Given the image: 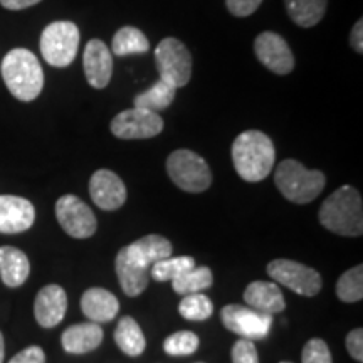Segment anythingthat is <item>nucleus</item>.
Wrapping results in <instances>:
<instances>
[{
	"mask_svg": "<svg viewBox=\"0 0 363 363\" xmlns=\"http://www.w3.org/2000/svg\"><path fill=\"white\" fill-rule=\"evenodd\" d=\"M4 355H6V345H4V335L0 333V363H4Z\"/></svg>",
	"mask_w": 363,
	"mask_h": 363,
	"instance_id": "nucleus-39",
	"label": "nucleus"
},
{
	"mask_svg": "<svg viewBox=\"0 0 363 363\" xmlns=\"http://www.w3.org/2000/svg\"><path fill=\"white\" fill-rule=\"evenodd\" d=\"M350 44L358 54H362V51H363V21L362 19L358 21L355 26H353L352 35H350Z\"/></svg>",
	"mask_w": 363,
	"mask_h": 363,
	"instance_id": "nucleus-38",
	"label": "nucleus"
},
{
	"mask_svg": "<svg viewBox=\"0 0 363 363\" xmlns=\"http://www.w3.org/2000/svg\"><path fill=\"white\" fill-rule=\"evenodd\" d=\"M111 48L118 57L131 56V54H145L150 49V40L136 27L125 26L113 35Z\"/></svg>",
	"mask_w": 363,
	"mask_h": 363,
	"instance_id": "nucleus-25",
	"label": "nucleus"
},
{
	"mask_svg": "<svg viewBox=\"0 0 363 363\" xmlns=\"http://www.w3.org/2000/svg\"><path fill=\"white\" fill-rule=\"evenodd\" d=\"M43 2V0H0V6L7 11H24L35 6V4Z\"/></svg>",
	"mask_w": 363,
	"mask_h": 363,
	"instance_id": "nucleus-37",
	"label": "nucleus"
},
{
	"mask_svg": "<svg viewBox=\"0 0 363 363\" xmlns=\"http://www.w3.org/2000/svg\"><path fill=\"white\" fill-rule=\"evenodd\" d=\"M167 172L177 187L190 194L206 192L212 184L207 162L192 150H175L167 160Z\"/></svg>",
	"mask_w": 363,
	"mask_h": 363,
	"instance_id": "nucleus-6",
	"label": "nucleus"
},
{
	"mask_svg": "<svg viewBox=\"0 0 363 363\" xmlns=\"http://www.w3.org/2000/svg\"><path fill=\"white\" fill-rule=\"evenodd\" d=\"M115 269L118 279H120L121 289H123L126 296H140V294L147 289V286L150 283V271L136 266L135 262H131L123 249H120V252H118Z\"/></svg>",
	"mask_w": 363,
	"mask_h": 363,
	"instance_id": "nucleus-22",
	"label": "nucleus"
},
{
	"mask_svg": "<svg viewBox=\"0 0 363 363\" xmlns=\"http://www.w3.org/2000/svg\"><path fill=\"white\" fill-rule=\"evenodd\" d=\"M347 350L357 362H363V330H352L347 337Z\"/></svg>",
	"mask_w": 363,
	"mask_h": 363,
	"instance_id": "nucleus-35",
	"label": "nucleus"
},
{
	"mask_svg": "<svg viewBox=\"0 0 363 363\" xmlns=\"http://www.w3.org/2000/svg\"><path fill=\"white\" fill-rule=\"evenodd\" d=\"M320 222L330 233L345 238H360L363 234L362 195L352 185L335 190L320 208Z\"/></svg>",
	"mask_w": 363,
	"mask_h": 363,
	"instance_id": "nucleus-2",
	"label": "nucleus"
},
{
	"mask_svg": "<svg viewBox=\"0 0 363 363\" xmlns=\"http://www.w3.org/2000/svg\"><path fill=\"white\" fill-rule=\"evenodd\" d=\"M279 363H291V362H279Z\"/></svg>",
	"mask_w": 363,
	"mask_h": 363,
	"instance_id": "nucleus-40",
	"label": "nucleus"
},
{
	"mask_svg": "<svg viewBox=\"0 0 363 363\" xmlns=\"http://www.w3.org/2000/svg\"><path fill=\"white\" fill-rule=\"evenodd\" d=\"M30 274V262L21 249L12 246L0 247V278L9 288H19Z\"/></svg>",
	"mask_w": 363,
	"mask_h": 363,
	"instance_id": "nucleus-21",
	"label": "nucleus"
},
{
	"mask_svg": "<svg viewBox=\"0 0 363 363\" xmlns=\"http://www.w3.org/2000/svg\"><path fill=\"white\" fill-rule=\"evenodd\" d=\"M220 320L227 330L246 340L266 338L272 325L271 315L240 305H227L222 308Z\"/></svg>",
	"mask_w": 363,
	"mask_h": 363,
	"instance_id": "nucleus-11",
	"label": "nucleus"
},
{
	"mask_svg": "<svg viewBox=\"0 0 363 363\" xmlns=\"http://www.w3.org/2000/svg\"><path fill=\"white\" fill-rule=\"evenodd\" d=\"M212 283H214V276L207 266H194L192 269L185 271L184 274L172 281V286H174V291L177 294L187 296V294L206 291L211 288Z\"/></svg>",
	"mask_w": 363,
	"mask_h": 363,
	"instance_id": "nucleus-27",
	"label": "nucleus"
},
{
	"mask_svg": "<svg viewBox=\"0 0 363 363\" xmlns=\"http://www.w3.org/2000/svg\"><path fill=\"white\" fill-rule=\"evenodd\" d=\"M286 11L299 27H313L325 17L328 0H284Z\"/></svg>",
	"mask_w": 363,
	"mask_h": 363,
	"instance_id": "nucleus-24",
	"label": "nucleus"
},
{
	"mask_svg": "<svg viewBox=\"0 0 363 363\" xmlns=\"http://www.w3.org/2000/svg\"><path fill=\"white\" fill-rule=\"evenodd\" d=\"M233 363H259L256 345L252 340L240 338L233 347Z\"/></svg>",
	"mask_w": 363,
	"mask_h": 363,
	"instance_id": "nucleus-33",
	"label": "nucleus"
},
{
	"mask_svg": "<svg viewBox=\"0 0 363 363\" xmlns=\"http://www.w3.org/2000/svg\"><path fill=\"white\" fill-rule=\"evenodd\" d=\"M115 342L120 347V350L128 357L142 355L145 347H147L142 328L131 316H123L118 321L115 330Z\"/></svg>",
	"mask_w": 363,
	"mask_h": 363,
	"instance_id": "nucleus-23",
	"label": "nucleus"
},
{
	"mask_svg": "<svg viewBox=\"0 0 363 363\" xmlns=\"http://www.w3.org/2000/svg\"><path fill=\"white\" fill-rule=\"evenodd\" d=\"M303 363H333L331 352L325 340L313 338L305 345L301 352Z\"/></svg>",
	"mask_w": 363,
	"mask_h": 363,
	"instance_id": "nucleus-32",
	"label": "nucleus"
},
{
	"mask_svg": "<svg viewBox=\"0 0 363 363\" xmlns=\"http://www.w3.org/2000/svg\"><path fill=\"white\" fill-rule=\"evenodd\" d=\"M256 56L276 74H289L294 69V57L286 40L276 33H262L254 40Z\"/></svg>",
	"mask_w": 363,
	"mask_h": 363,
	"instance_id": "nucleus-12",
	"label": "nucleus"
},
{
	"mask_svg": "<svg viewBox=\"0 0 363 363\" xmlns=\"http://www.w3.org/2000/svg\"><path fill=\"white\" fill-rule=\"evenodd\" d=\"M9 363H45L44 350L40 347H27L17 353Z\"/></svg>",
	"mask_w": 363,
	"mask_h": 363,
	"instance_id": "nucleus-36",
	"label": "nucleus"
},
{
	"mask_svg": "<svg viewBox=\"0 0 363 363\" xmlns=\"http://www.w3.org/2000/svg\"><path fill=\"white\" fill-rule=\"evenodd\" d=\"M67 310V294L61 286L48 284L38 293L34 303V315L43 328H54L65 320Z\"/></svg>",
	"mask_w": 363,
	"mask_h": 363,
	"instance_id": "nucleus-16",
	"label": "nucleus"
},
{
	"mask_svg": "<svg viewBox=\"0 0 363 363\" xmlns=\"http://www.w3.org/2000/svg\"><path fill=\"white\" fill-rule=\"evenodd\" d=\"M81 310L93 323H110L120 311V303L108 289L91 288L81 298Z\"/></svg>",
	"mask_w": 363,
	"mask_h": 363,
	"instance_id": "nucleus-18",
	"label": "nucleus"
},
{
	"mask_svg": "<svg viewBox=\"0 0 363 363\" xmlns=\"http://www.w3.org/2000/svg\"><path fill=\"white\" fill-rule=\"evenodd\" d=\"M35 220V208L24 197L0 195V233L19 234L30 229Z\"/></svg>",
	"mask_w": 363,
	"mask_h": 363,
	"instance_id": "nucleus-14",
	"label": "nucleus"
},
{
	"mask_svg": "<svg viewBox=\"0 0 363 363\" xmlns=\"http://www.w3.org/2000/svg\"><path fill=\"white\" fill-rule=\"evenodd\" d=\"M244 301L252 310L264 313V315H276L286 308L284 296L279 286L267 281H254L244 291Z\"/></svg>",
	"mask_w": 363,
	"mask_h": 363,
	"instance_id": "nucleus-19",
	"label": "nucleus"
},
{
	"mask_svg": "<svg viewBox=\"0 0 363 363\" xmlns=\"http://www.w3.org/2000/svg\"><path fill=\"white\" fill-rule=\"evenodd\" d=\"M262 0H225L229 12L235 17H247L257 11Z\"/></svg>",
	"mask_w": 363,
	"mask_h": 363,
	"instance_id": "nucleus-34",
	"label": "nucleus"
},
{
	"mask_svg": "<svg viewBox=\"0 0 363 363\" xmlns=\"http://www.w3.org/2000/svg\"><path fill=\"white\" fill-rule=\"evenodd\" d=\"M79 48V29L69 21L49 24L40 34V52L48 65L67 67L76 59Z\"/></svg>",
	"mask_w": 363,
	"mask_h": 363,
	"instance_id": "nucleus-5",
	"label": "nucleus"
},
{
	"mask_svg": "<svg viewBox=\"0 0 363 363\" xmlns=\"http://www.w3.org/2000/svg\"><path fill=\"white\" fill-rule=\"evenodd\" d=\"M337 296L345 303H357L363 298V266L358 264L340 276Z\"/></svg>",
	"mask_w": 363,
	"mask_h": 363,
	"instance_id": "nucleus-29",
	"label": "nucleus"
},
{
	"mask_svg": "<svg viewBox=\"0 0 363 363\" xmlns=\"http://www.w3.org/2000/svg\"><path fill=\"white\" fill-rule=\"evenodd\" d=\"M267 274L274 283H279L289 288L291 291L301 294V296L311 298L321 291L320 272L310 266L291 259H276L267 264Z\"/></svg>",
	"mask_w": 363,
	"mask_h": 363,
	"instance_id": "nucleus-8",
	"label": "nucleus"
},
{
	"mask_svg": "<svg viewBox=\"0 0 363 363\" xmlns=\"http://www.w3.org/2000/svg\"><path fill=\"white\" fill-rule=\"evenodd\" d=\"M179 313L182 318L189 321H206L214 313V305L208 296L202 293L187 294L179 305Z\"/></svg>",
	"mask_w": 363,
	"mask_h": 363,
	"instance_id": "nucleus-30",
	"label": "nucleus"
},
{
	"mask_svg": "<svg viewBox=\"0 0 363 363\" xmlns=\"http://www.w3.org/2000/svg\"><path fill=\"white\" fill-rule=\"evenodd\" d=\"M276 187L294 203H310L323 192L326 177L320 170H308L296 160L281 162L274 175Z\"/></svg>",
	"mask_w": 363,
	"mask_h": 363,
	"instance_id": "nucleus-4",
	"label": "nucleus"
},
{
	"mask_svg": "<svg viewBox=\"0 0 363 363\" xmlns=\"http://www.w3.org/2000/svg\"><path fill=\"white\" fill-rule=\"evenodd\" d=\"M175 93H177V88L160 79L157 81L152 88L143 91V93H140L138 96H135L133 99L135 108H143V110H150L155 113L167 110V108L174 103Z\"/></svg>",
	"mask_w": 363,
	"mask_h": 363,
	"instance_id": "nucleus-26",
	"label": "nucleus"
},
{
	"mask_svg": "<svg viewBox=\"0 0 363 363\" xmlns=\"http://www.w3.org/2000/svg\"><path fill=\"white\" fill-rule=\"evenodd\" d=\"M84 76L88 83L96 89L110 84L113 74V57L108 45L99 39H91L83 54Z\"/></svg>",
	"mask_w": 363,
	"mask_h": 363,
	"instance_id": "nucleus-15",
	"label": "nucleus"
},
{
	"mask_svg": "<svg viewBox=\"0 0 363 363\" xmlns=\"http://www.w3.org/2000/svg\"><path fill=\"white\" fill-rule=\"evenodd\" d=\"M4 83L19 101H34L44 88V72L34 52L17 48L7 52L2 66Z\"/></svg>",
	"mask_w": 363,
	"mask_h": 363,
	"instance_id": "nucleus-3",
	"label": "nucleus"
},
{
	"mask_svg": "<svg viewBox=\"0 0 363 363\" xmlns=\"http://www.w3.org/2000/svg\"><path fill=\"white\" fill-rule=\"evenodd\" d=\"M155 62L160 79L174 88H184L192 78V54L179 39L160 40L155 49Z\"/></svg>",
	"mask_w": 363,
	"mask_h": 363,
	"instance_id": "nucleus-7",
	"label": "nucleus"
},
{
	"mask_svg": "<svg viewBox=\"0 0 363 363\" xmlns=\"http://www.w3.org/2000/svg\"><path fill=\"white\" fill-rule=\"evenodd\" d=\"M59 225L74 239H88L96 233V217L93 211L76 195H62L56 202Z\"/></svg>",
	"mask_w": 363,
	"mask_h": 363,
	"instance_id": "nucleus-9",
	"label": "nucleus"
},
{
	"mask_svg": "<svg viewBox=\"0 0 363 363\" xmlns=\"http://www.w3.org/2000/svg\"><path fill=\"white\" fill-rule=\"evenodd\" d=\"M199 348V337L192 331H177L163 342V350L172 357L192 355Z\"/></svg>",
	"mask_w": 363,
	"mask_h": 363,
	"instance_id": "nucleus-31",
	"label": "nucleus"
},
{
	"mask_svg": "<svg viewBox=\"0 0 363 363\" xmlns=\"http://www.w3.org/2000/svg\"><path fill=\"white\" fill-rule=\"evenodd\" d=\"M123 251L131 262L150 271L155 262L170 257L174 249H172V242L167 238L158 234H150L135 240L130 246H125Z\"/></svg>",
	"mask_w": 363,
	"mask_h": 363,
	"instance_id": "nucleus-17",
	"label": "nucleus"
},
{
	"mask_svg": "<svg viewBox=\"0 0 363 363\" xmlns=\"http://www.w3.org/2000/svg\"><path fill=\"white\" fill-rule=\"evenodd\" d=\"M89 194L93 202L103 211H116L126 202L123 180L111 170L94 172L89 180Z\"/></svg>",
	"mask_w": 363,
	"mask_h": 363,
	"instance_id": "nucleus-13",
	"label": "nucleus"
},
{
	"mask_svg": "<svg viewBox=\"0 0 363 363\" xmlns=\"http://www.w3.org/2000/svg\"><path fill=\"white\" fill-rule=\"evenodd\" d=\"M276 150L266 133L249 130L240 133L233 143V163L239 177L246 182H261L272 172Z\"/></svg>",
	"mask_w": 363,
	"mask_h": 363,
	"instance_id": "nucleus-1",
	"label": "nucleus"
},
{
	"mask_svg": "<svg viewBox=\"0 0 363 363\" xmlns=\"http://www.w3.org/2000/svg\"><path fill=\"white\" fill-rule=\"evenodd\" d=\"M163 130L162 116L143 108H131L113 118L111 133L121 140H147Z\"/></svg>",
	"mask_w": 363,
	"mask_h": 363,
	"instance_id": "nucleus-10",
	"label": "nucleus"
},
{
	"mask_svg": "<svg viewBox=\"0 0 363 363\" xmlns=\"http://www.w3.org/2000/svg\"><path fill=\"white\" fill-rule=\"evenodd\" d=\"M195 266L194 257L190 256H180V257H167V259H162L155 262L150 269V278H153L158 283H163V281H174L179 278L180 274H184L185 271L192 269Z\"/></svg>",
	"mask_w": 363,
	"mask_h": 363,
	"instance_id": "nucleus-28",
	"label": "nucleus"
},
{
	"mask_svg": "<svg viewBox=\"0 0 363 363\" xmlns=\"http://www.w3.org/2000/svg\"><path fill=\"white\" fill-rule=\"evenodd\" d=\"M104 333L101 326L98 323H78L72 325L65 330L61 337L62 348L67 353H74V355H83V353L93 352L101 345Z\"/></svg>",
	"mask_w": 363,
	"mask_h": 363,
	"instance_id": "nucleus-20",
	"label": "nucleus"
}]
</instances>
